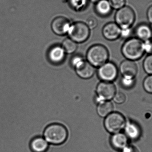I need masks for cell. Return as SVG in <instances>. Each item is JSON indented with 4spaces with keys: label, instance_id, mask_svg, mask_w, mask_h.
Listing matches in <instances>:
<instances>
[{
    "label": "cell",
    "instance_id": "obj_1",
    "mask_svg": "<svg viewBox=\"0 0 152 152\" xmlns=\"http://www.w3.org/2000/svg\"><path fill=\"white\" fill-rule=\"evenodd\" d=\"M144 43L136 38H129L126 41L121 48V52L127 59L136 61L144 54Z\"/></svg>",
    "mask_w": 152,
    "mask_h": 152
},
{
    "label": "cell",
    "instance_id": "obj_2",
    "mask_svg": "<svg viewBox=\"0 0 152 152\" xmlns=\"http://www.w3.org/2000/svg\"><path fill=\"white\" fill-rule=\"evenodd\" d=\"M68 135L66 128L59 124H53L46 127L44 133L45 139L48 143L58 145L66 142Z\"/></svg>",
    "mask_w": 152,
    "mask_h": 152
},
{
    "label": "cell",
    "instance_id": "obj_3",
    "mask_svg": "<svg viewBox=\"0 0 152 152\" xmlns=\"http://www.w3.org/2000/svg\"><path fill=\"white\" fill-rule=\"evenodd\" d=\"M109 51L101 44L92 46L87 52V61L94 67H100L106 63L109 59Z\"/></svg>",
    "mask_w": 152,
    "mask_h": 152
},
{
    "label": "cell",
    "instance_id": "obj_4",
    "mask_svg": "<svg viewBox=\"0 0 152 152\" xmlns=\"http://www.w3.org/2000/svg\"><path fill=\"white\" fill-rule=\"evenodd\" d=\"M135 17L134 11L131 7L124 6L116 12L115 21L121 29H128L134 22Z\"/></svg>",
    "mask_w": 152,
    "mask_h": 152
},
{
    "label": "cell",
    "instance_id": "obj_5",
    "mask_svg": "<svg viewBox=\"0 0 152 152\" xmlns=\"http://www.w3.org/2000/svg\"><path fill=\"white\" fill-rule=\"evenodd\" d=\"M69 38L76 43H84L90 35V29L82 22H76L71 24L67 33Z\"/></svg>",
    "mask_w": 152,
    "mask_h": 152
},
{
    "label": "cell",
    "instance_id": "obj_6",
    "mask_svg": "<svg viewBox=\"0 0 152 152\" xmlns=\"http://www.w3.org/2000/svg\"><path fill=\"white\" fill-rule=\"evenodd\" d=\"M126 120L124 116L117 112H113L105 118L104 126L106 130L112 134L119 133L124 129Z\"/></svg>",
    "mask_w": 152,
    "mask_h": 152
},
{
    "label": "cell",
    "instance_id": "obj_7",
    "mask_svg": "<svg viewBox=\"0 0 152 152\" xmlns=\"http://www.w3.org/2000/svg\"><path fill=\"white\" fill-rule=\"evenodd\" d=\"M116 93V87L111 82H102L96 88L97 101H109L113 99Z\"/></svg>",
    "mask_w": 152,
    "mask_h": 152
},
{
    "label": "cell",
    "instance_id": "obj_8",
    "mask_svg": "<svg viewBox=\"0 0 152 152\" xmlns=\"http://www.w3.org/2000/svg\"><path fill=\"white\" fill-rule=\"evenodd\" d=\"M118 74L117 67L114 63L106 62L99 68L98 75L100 79L104 82H111L114 81Z\"/></svg>",
    "mask_w": 152,
    "mask_h": 152
},
{
    "label": "cell",
    "instance_id": "obj_9",
    "mask_svg": "<svg viewBox=\"0 0 152 152\" xmlns=\"http://www.w3.org/2000/svg\"><path fill=\"white\" fill-rule=\"evenodd\" d=\"M71 24L68 19L64 17H58L54 18L51 23L53 31L58 35L67 34Z\"/></svg>",
    "mask_w": 152,
    "mask_h": 152
},
{
    "label": "cell",
    "instance_id": "obj_10",
    "mask_svg": "<svg viewBox=\"0 0 152 152\" xmlns=\"http://www.w3.org/2000/svg\"><path fill=\"white\" fill-rule=\"evenodd\" d=\"M120 70L123 77L135 79L138 72V68L134 61L127 59L121 62Z\"/></svg>",
    "mask_w": 152,
    "mask_h": 152
},
{
    "label": "cell",
    "instance_id": "obj_11",
    "mask_svg": "<svg viewBox=\"0 0 152 152\" xmlns=\"http://www.w3.org/2000/svg\"><path fill=\"white\" fill-rule=\"evenodd\" d=\"M121 29L114 22L106 24L103 28L102 35L104 37L110 41L116 40L121 36Z\"/></svg>",
    "mask_w": 152,
    "mask_h": 152
},
{
    "label": "cell",
    "instance_id": "obj_12",
    "mask_svg": "<svg viewBox=\"0 0 152 152\" xmlns=\"http://www.w3.org/2000/svg\"><path fill=\"white\" fill-rule=\"evenodd\" d=\"M75 69L78 76L83 79L92 77L95 72V67L85 60L76 66Z\"/></svg>",
    "mask_w": 152,
    "mask_h": 152
},
{
    "label": "cell",
    "instance_id": "obj_13",
    "mask_svg": "<svg viewBox=\"0 0 152 152\" xmlns=\"http://www.w3.org/2000/svg\"><path fill=\"white\" fill-rule=\"evenodd\" d=\"M66 53L62 46H55L51 48L48 52L49 59L52 63L59 64L63 61Z\"/></svg>",
    "mask_w": 152,
    "mask_h": 152
},
{
    "label": "cell",
    "instance_id": "obj_14",
    "mask_svg": "<svg viewBox=\"0 0 152 152\" xmlns=\"http://www.w3.org/2000/svg\"><path fill=\"white\" fill-rule=\"evenodd\" d=\"M134 34L136 38L143 42H146L152 37V29L149 25L142 23L137 26Z\"/></svg>",
    "mask_w": 152,
    "mask_h": 152
},
{
    "label": "cell",
    "instance_id": "obj_15",
    "mask_svg": "<svg viewBox=\"0 0 152 152\" xmlns=\"http://www.w3.org/2000/svg\"><path fill=\"white\" fill-rule=\"evenodd\" d=\"M124 129L125 134L128 138L132 140H137L140 138L141 129L136 123L131 121L126 122Z\"/></svg>",
    "mask_w": 152,
    "mask_h": 152
},
{
    "label": "cell",
    "instance_id": "obj_16",
    "mask_svg": "<svg viewBox=\"0 0 152 152\" xmlns=\"http://www.w3.org/2000/svg\"><path fill=\"white\" fill-rule=\"evenodd\" d=\"M128 138L123 133L113 134L111 138V143L113 147L117 150L122 151L128 145Z\"/></svg>",
    "mask_w": 152,
    "mask_h": 152
},
{
    "label": "cell",
    "instance_id": "obj_17",
    "mask_svg": "<svg viewBox=\"0 0 152 152\" xmlns=\"http://www.w3.org/2000/svg\"><path fill=\"white\" fill-rule=\"evenodd\" d=\"M95 10L98 15L106 17L110 14L112 8L108 0H100L96 4Z\"/></svg>",
    "mask_w": 152,
    "mask_h": 152
},
{
    "label": "cell",
    "instance_id": "obj_18",
    "mask_svg": "<svg viewBox=\"0 0 152 152\" xmlns=\"http://www.w3.org/2000/svg\"><path fill=\"white\" fill-rule=\"evenodd\" d=\"M30 146L34 152H45L48 149L49 144L45 138L37 137L32 140Z\"/></svg>",
    "mask_w": 152,
    "mask_h": 152
},
{
    "label": "cell",
    "instance_id": "obj_19",
    "mask_svg": "<svg viewBox=\"0 0 152 152\" xmlns=\"http://www.w3.org/2000/svg\"><path fill=\"white\" fill-rule=\"evenodd\" d=\"M113 104L110 101H103L98 103L97 112L98 115L102 117H106L113 112Z\"/></svg>",
    "mask_w": 152,
    "mask_h": 152
},
{
    "label": "cell",
    "instance_id": "obj_20",
    "mask_svg": "<svg viewBox=\"0 0 152 152\" xmlns=\"http://www.w3.org/2000/svg\"><path fill=\"white\" fill-rule=\"evenodd\" d=\"M66 53L73 54L75 53L77 48V43L70 38H66L62 42L61 46Z\"/></svg>",
    "mask_w": 152,
    "mask_h": 152
},
{
    "label": "cell",
    "instance_id": "obj_21",
    "mask_svg": "<svg viewBox=\"0 0 152 152\" xmlns=\"http://www.w3.org/2000/svg\"><path fill=\"white\" fill-rule=\"evenodd\" d=\"M88 0H69V3L72 9L75 10H82L87 4Z\"/></svg>",
    "mask_w": 152,
    "mask_h": 152
},
{
    "label": "cell",
    "instance_id": "obj_22",
    "mask_svg": "<svg viewBox=\"0 0 152 152\" xmlns=\"http://www.w3.org/2000/svg\"><path fill=\"white\" fill-rule=\"evenodd\" d=\"M145 71L149 75H152V54L148 55L143 62Z\"/></svg>",
    "mask_w": 152,
    "mask_h": 152
},
{
    "label": "cell",
    "instance_id": "obj_23",
    "mask_svg": "<svg viewBox=\"0 0 152 152\" xmlns=\"http://www.w3.org/2000/svg\"><path fill=\"white\" fill-rule=\"evenodd\" d=\"M143 87L146 92L152 94V75L148 76L143 82Z\"/></svg>",
    "mask_w": 152,
    "mask_h": 152
},
{
    "label": "cell",
    "instance_id": "obj_24",
    "mask_svg": "<svg viewBox=\"0 0 152 152\" xmlns=\"http://www.w3.org/2000/svg\"><path fill=\"white\" fill-rule=\"evenodd\" d=\"M122 86L126 88L129 89L134 86L135 84V79L123 77L121 80Z\"/></svg>",
    "mask_w": 152,
    "mask_h": 152
},
{
    "label": "cell",
    "instance_id": "obj_25",
    "mask_svg": "<svg viewBox=\"0 0 152 152\" xmlns=\"http://www.w3.org/2000/svg\"><path fill=\"white\" fill-rule=\"evenodd\" d=\"M112 8L119 10L125 6L126 0H108Z\"/></svg>",
    "mask_w": 152,
    "mask_h": 152
},
{
    "label": "cell",
    "instance_id": "obj_26",
    "mask_svg": "<svg viewBox=\"0 0 152 152\" xmlns=\"http://www.w3.org/2000/svg\"><path fill=\"white\" fill-rule=\"evenodd\" d=\"M113 101L117 104H122L126 101V96L121 92L116 93L113 98Z\"/></svg>",
    "mask_w": 152,
    "mask_h": 152
},
{
    "label": "cell",
    "instance_id": "obj_27",
    "mask_svg": "<svg viewBox=\"0 0 152 152\" xmlns=\"http://www.w3.org/2000/svg\"><path fill=\"white\" fill-rule=\"evenodd\" d=\"M86 24L89 29H94L97 26L98 21L95 17H90L87 19Z\"/></svg>",
    "mask_w": 152,
    "mask_h": 152
},
{
    "label": "cell",
    "instance_id": "obj_28",
    "mask_svg": "<svg viewBox=\"0 0 152 152\" xmlns=\"http://www.w3.org/2000/svg\"><path fill=\"white\" fill-rule=\"evenodd\" d=\"M84 59L82 56L79 55H76L71 59V63L73 67L75 68L76 66L81 63Z\"/></svg>",
    "mask_w": 152,
    "mask_h": 152
},
{
    "label": "cell",
    "instance_id": "obj_29",
    "mask_svg": "<svg viewBox=\"0 0 152 152\" xmlns=\"http://www.w3.org/2000/svg\"><path fill=\"white\" fill-rule=\"evenodd\" d=\"M145 52L152 54V37L144 43Z\"/></svg>",
    "mask_w": 152,
    "mask_h": 152
},
{
    "label": "cell",
    "instance_id": "obj_30",
    "mask_svg": "<svg viewBox=\"0 0 152 152\" xmlns=\"http://www.w3.org/2000/svg\"><path fill=\"white\" fill-rule=\"evenodd\" d=\"M122 152H139V151L134 146L127 145L122 150Z\"/></svg>",
    "mask_w": 152,
    "mask_h": 152
},
{
    "label": "cell",
    "instance_id": "obj_31",
    "mask_svg": "<svg viewBox=\"0 0 152 152\" xmlns=\"http://www.w3.org/2000/svg\"><path fill=\"white\" fill-rule=\"evenodd\" d=\"M147 17L149 22L152 24V5H151L147 12Z\"/></svg>",
    "mask_w": 152,
    "mask_h": 152
},
{
    "label": "cell",
    "instance_id": "obj_32",
    "mask_svg": "<svg viewBox=\"0 0 152 152\" xmlns=\"http://www.w3.org/2000/svg\"><path fill=\"white\" fill-rule=\"evenodd\" d=\"M90 1L91 2L93 3L94 4H96V3L98 2L100 0H90Z\"/></svg>",
    "mask_w": 152,
    "mask_h": 152
}]
</instances>
